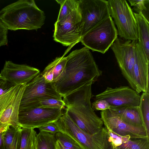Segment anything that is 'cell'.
Returning a JSON list of instances; mask_svg holds the SVG:
<instances>
[{
	"label": "cell",
	"mask_w": 149,
	"mask_h": 149,
	"mask_svg": "<svg viewBox=\"0 0 149 149\" xmlns=\"http://www.w3.org/2000/svg\"><path fill=\"white\" fill-rule=\"evenodd\" d=\"M44 12L33 0H20L10 4L0 11V21L12 31L37 30L44 24Z\"/></svg>",
	"instance_id": "obj_3"
},
{
	"label": "cell",
	"mask_w": 149,
	"mask_h": 149,
	"mask_svg": "<svg viewBox=\"0 0 149 149\" xmlns=\"http://www.w3.org/2000/svg\"><path fill=\"white\" fill-rule=\"evenodd\" d=\"M91 105L92 107L94 110L103 111L109 109L111 107L109 104L104 100H95Z\"/></svg>",
	"instance_id": "obj_28"
},
{
	"label": "cell",
	"mask_w": 149,
	"mask_h": 149,
	"mask_svg": "<svg viewBox=\"0 0 149 149\" xmlns=\"http://www.w3.org/2000/svg\"><path fill=\"white\" fill-rule=\"evenodd\" d=\"M109 109L126 123L144 127L138 107L111 106Z\"/></svg>",
	"instance_id": "obj_16"
},
{
	"label": "cell",
	"mask_w": 149,
	"mask_h": 149,
	"mask_svg": "<svg viewBox=\"0 0 149 149\" xmlns=\"http://www.w3.org/2000/svg\"><path fill=\"white\" fill-rule=\"evenodd\" d=\"M56 1L60 5V9L57 22L62 21L73 11L78 8V0H56Z\"/></svg>",
	"instance_id": "obj_22"
},
{
	"label": "cell",
	"mask_w": 149,
	"mask_h": 149,
	"mask_svg": "<svg viewBox=\"0 0 149 149\" xmlns=\"http://www.w3.org/2000/svg\"><path fill=\"white\" fill-rule=\"evenodd\" d=\"M78 7L83 24L82 37L103 19L110 16L107 1L105 0H78Z\"/></svg>",
	"instance_id": "obj_11"
},
{
	"label": "cell",
	"mask_w": 149,
	"mask_h": 149,
	"mask_svg": "<svg viewBox=\"0 0 149 149\" xmlns=\"http://www.w3.org/2000/svg\"><path fill=\"white\" fill-rule=\"evenodd\" d=\"M21 129L9 125L7 129L2 132L4 149H19L21 139Z\"/></svg>",
	"instance_id": "obj_18"
},
{
	"label": "cell",
	"mask_w": 149,
	"mask_h": 149,
	"mask_svg": "<svg viewBox=\"0 0 149 149\" xmlns=\"http://www.w3.org/2000/svg\"><path fill=\"white\" fill-rule=\"evenodd\" d=\"M40 73V70L36 68L9 61H6L0 76L6 80L17 85L27 84Z\"/></svg>",
	"instance_id": "obj_15"
},
{
	"label": "cell",
	"mask_w": 149,
	"mask_h": 149,
	"mask_svg": "<svg viewBox=\"0 0 149 149\" xmlns=\"http://www.w3.org/2000/svg\"><path fill=\"white\" fill-rule=\"evenodd\" d=\"M67 57L63 56L56 57L51 63L53 68L54 77L52 82H54L61 78L65 72Z\"/></svg>",
	"instance_id": "obj_25"
},
{
	"label": "cell",
	"mask_w": 149,
	"mask_h": 149,
	"mask_svg": "<svg viewBox=\"0 0 149 149\" xmlns=\"http://www.w3.org/2000/svg\"><path fill=\"white\" fill-rule=\"evenodd\" d=\"M62 97L54 83L47 82L40 73L26 84L19 108L40 99L52 98L62 100Z\"/></svg>",
	"instance_id": "obj_12"
},
{
	"label": "cell",
	"mask_w": 149,
	"mask_h": 149,
	"mask_svg": "<svg viewBox=\"0 0 149 149\" xmlns=\"http://www.w3.org/2000/svg\"><path fill=\"white\" fill-rule=\"evenodd\" d=\"M56 141V134L40 131L36 135L35 149H55Z\"/></svg>",
	"instance_id": "obj_19"
},
{
	"label": "cell",
	"mask_w": 149,
	"mask_h": 149,
	"mask_svg": "<svg viewBox=\"0 0 149 149\" xmlns=\"http://www.w3.org/2000/svg\"><path fill=\"white\" fill-rule=\"evenodd\" d=\"M56 140L63 146L72 149H81L79 145L70 137L60 132L56 134Z\"/></svg>",
	"instance_id": "obj_27"
},
{
	"label": "cell",
	"mask_w": 149,
	"mask_h": 149,
	"mask_svg": "<svg viewBox=\"0 0 149 149\" xmlns=\"http://www.w3.org/2000/svg\"><path fill=\"white\" fill-rule=\"evenodd\" d=\"M54 26L53 37L55 41L65 46L80 41L83 24L78 7L62 21H56Z\"/></svg>",
	"instance_id": "obj_9"
},
{
	"label": "cell",
	"mask_w": 149,
	"mask_h": 149,
	"mask_svg": "<svg viewBox=\"0 0 149 149\" xmlns=\"http://www.w3.org/2000/svg\"><path fill=\"white\" fill-rule=\"evenodd\" d=\"M66 57L65 74L53 82L62 97L86 85L93 84L102 73L89 49L85 47L72 51Z\"/></svg>",
	"instance_id": "obj_1"
},
{
	"label": "cell",
	"mask_w": 149,
	"mask_h": 149,
	"mask_svg": "<svg viewBox=\"0 0 149 149\" xmlns=\"http://www.w3.org/2000/svg\"><path fill=\"white\" fill-rule=\"evenodd\" d=\"M137 40L117 38L111 47L122 74L134 90L135 46Z\"/></svg>",
	"instance_id": "obj_7"
},
{
	"label": "cell",
	"mask_w": 149,
	"mask_h": 149,
	"mask_svg": "<svg viewBox=\"0 0 149 149\" xmlns=\"http://www.w3.org/2000/svg\"><path fill=\"white\" fill-rule=\"evenodd\" d=\"M107 1L110 15L117 26L118 35L124 40H138L136 22L134 12L127 1Z\"/></svg>",
	"instance_id": "obj_6"
},
{
	"label": "cell",
	"mask_w": 149,
	"mask_h": 149,
	"mask_svg": "<svg viewBox=\"0 0 149 149\" xmlns=\"http://www.w3.org/2000/svg\"><path fill=\"white\" fill-rule=\"evenodd\" d=\"M138 108L143 126L149 136V90L143 92L141 95Z\"/></svg>",
	"instance_id": "obj_20"
},
{
	"label": "cell",
	"mask_w": 149,
	"mask_h": 149,
	"mask_svg": "<svg viewBox=\"0 0 149 149\" xmlns=\"http://www.w3.org/2000/svg\"><path fill=\"white\" fill-rule=\"evenodd\" d=\"M15 85L6 80V81L0 85V96L6 93Z\"/></svg>",
	"instance_id": "obj_32"
},
{
	"label": "cell",
	"mask_w": 149,
	"mask_h": 149,
	"mask_svg": "<svg viewBox=\"0 0 149 149\" xmlns=\"http://www.w3.org/2000/svg\"><path fill=\"white\" fill-rule=\"evenodd\" d=\"M109 141V144L106 149H118L116 147L111 141Z\"/></svg>",
	"instance_id": "obj_35"
},
{
	"label": "cell",
	"mask_w": 149,
	"mask_h": 149,
	"mask_svg": "<svg viewBox=\"0 0 149 149\" xmlns=\"http://www.w3.org/2000/svg\"><path fill=\"white\" fill-rule=\"evenodd\" d=\"M21 139L19 149H35L36 132L33 128H22Z\"/></svg>",
	"instance_id": "obj_23"
},
{
	"label": "cell",
	"mask_w": 149,
	"mask_h": 149,
	"mask_svg": "<svg viewBox=\"0 0 149 149\" xmlns=\"http://www.w3.org/2000/svg\"><path fill=\"white\" fill-rule=\"evenodd\" d=\"M118 35L114 22L112 17L109 16L84 34L80 42L93 51L104 54L118 38Z\"/></svg>",
	"instance_id": "obj_5"
},
{
	"label": "cell",
	"mask_w": 149,
	"mask_h": 149,
	"mask_svg": "<svg viewBox=\"0 0 149 149\" xmlns=\"http://www.w3.org/2000/svg\"><path fill=\"white\" fill-rule=\"evenodd\" d=\"M0 134V149H4V143L2 137V133Z\"/></svg>",
	"instance_id": "obj_36"
},
{
	"label": "cell",
	"mask_w": 149,
	"mask_h": 149,
	"mask_svg": "<svg viewBox=\"0 0 149 149\" xmlns=\"http://www.w3.org/2000/svg\"><path fill=\"white\" fill-rule=\"evenodd\" d=\"M56 123L59 132L70 137L81 149H106L109 144V136L105 127L96 134H87L76 125L65 112Z\"/></svg>",
	"instance_id": "obj_4"
},
{
	"label": "cell",
	"mask_w": 149,
	"mask_h": 149,
	"mask_svg": "<svg viewBox=\"0 0 149 149\" xmlns=\"http://www.w3.org/2000/svg\"><path fill=\"white\" fill-rule=\"evenodd\" d=\"M65 103L62 100L49 98L40 99L22 108L40 107L42 108H65Z\"/></svg>",
	"instance_id": "obj_24"
},
{
	"label": "cell",
	"mask_w": 149,
	"mask_h": 149,
	"mask_svg": "<svg viewBox=\"0 0 149 149\" xmlns=\"http://www.w3.org/2000/svg\"><path fill=\"white\" fill-rule=\"evenodd\" d=\"M137 26L138 42L140 44L147 60L149 61V22L142 14L134 13Z\"/></svg>",
	"instance_id": "obj_17"
},
{
	"label": "cell",
	"mask_w": 149,
	"mask_h": 149,
	"mask_svg": "<svg viewBox=\"0 0 149 149\" xmlns=\"http://www.w3.org/2000/svg\"><path fill=\"white\" fill-rule=\"evenodd\" d=\"M55 149H72L63 146L59 141L56 140Z\"/></svg>",
	"instance_id": "obj_33"
},
{
	"label": "cell",
	"mask_w": 149,
	"mask_h": 149,
	"mask_svg": "<svg viewBox=\"0 0 149 149\" xmlns=\"http://www.w3.org/2000/svg\"><path fill=\"white\" fill-rule=\"evenodd\" d=\"M9 126L6 125H0V134L6 131Z\"/></svg>",
	"instance_id": "obj_34"
},
{
	"label": "cell",
	"mask_w": 149,
	"mask_h": 149,
	"mask_svg": "<svg viewBox=\"0 0 149 149\" xmlns=\"http://www.w3.org/2000/svg\"><path fill=\"white\" fill-rule=\"evenodd\" d=\"M40 73L47 82H52L54 77L53 68L51 63Z\"/></svg>",
	"instance_id": "obj_29"
},
{
	"label": "cell",
	"mask_w": 149,
	"mask_h": 149,
	"mask_svg": "<svg viewBox=\"0 0 149 149\" xmlns=\"http://www.w3.org/2000/svg\"><path fill=\"white\" fill-rule=\"evenodd\" d=\"M101 119L108 130L120 136L131 139H149L143 127H137L124 122L109 109L101 111Z\"/></svg>",
	"instance_id": "obj_14"
},
{
	"label": "cell",
	"mask_w": 149,
	"mask_h": 149,
	"mask_svg": "<svg viewBox=\"0 0 149 149\" xmlns=\"http://www.w3.org/2000/svg\"><path fill=\"white\" fill-rule=\"evenodd\" d=\"M59 108L28 107L19 109L18 121L21 128H38L57 121L63 115Z\"/></svg>",
	"instance_id": "obj_10"
},
{
	"label": "cell",
	"mask_w": 149,
	"mask_h": 149,
	"mask_svg": "<svg viewBox=\"0 0 149 149\" xmlns=\"http://www.w3.org/2000/svg\"><path fill=\"white\" fill-rule=\"evenodd\" d=\"M26 84L16 85L0 96V125L11 126L21 129L18 114L21 101Z\"/></svg>",
	"instance_id": "obj_8"
},
{
	"label": "cell",
	"mask_w": 149,
	"mask_h": 149,
	"mask_svg": "<svg viewBox=\"0 0 149 149\" xmlns=\"http://www.w3.org/2000/svg\"><path fill=\"white\" fill-rule=\"evenodd\" d=\"M86 85L63 97L65 112L85 133L94 135L102 130L103 123L92 107V85Z\"/></svg>",
	"instance_id": "obj_2"
},
{
	"label": "cell",
	"mask_w": 149,
	"mask_h": 149,
	"mask_svg": "<svg viewBox=\"0 0 149 149\" xmlns=\"http://www.w3.org/2000/svg\"><path fill=\"white\" fill-rule=\"evenodd\" d=\"M6 80L0 76V85L6 81Z\"/></svg>",
	"instance_id": "obj_37"
},
{
	"label": "cell",
	"mask_w": 149,
	"mask_h": 149,
	"mask_svg": "<svg viewBox=\"0 0 149 149\" xmlns=\"http://www.w3.org/2000/svg\"><path fill=\"white\" fill-rule=\"evenodd\" d=\"M118 149H149V139H131L123 136L122 143Z\"/></svg>",
	"instance_id": "obj_21"
},
{
	"label": "cell",
	"mask_w": 149,
	"mask_h": 149,
	"mask_svg": "<svg viewBox=\"0 0 149 149\" xmlns=\"http://www.w3.org/2000/svg\"><path fill=\"white\" fill-rule=\"evenodd\" d=\"M8 29L0 21V47L7 45Z\"/></svg>",
	"instance_id": "obj_30"
},
{
	"label": "cell",
	"mask_w": 149,
	"mask_h": 149,
	"mask_svg": "<svg viewBox=\"0 0 149 149\" xmlns=\"http://www.w3.org/2000/svg\"><path fill=\"white\" fill-rule=\"evenodd\" d=\"M38 128L40 131H44L51 133L56 134L59 132L56 122L49 123Z\"/></svg>",
	"instance_id": "obj_31"
},
{
	"label": "cell",
	"mask_w": 149,
	"mask_h": 149,
	"mask_svg": "<svg viewBox=\"0 0 149 149\" xmlns=\"http://www.w3.org/2000/svg\"><path fill=\"white\" fill-rule=\"evenodd\" d=\"M133 12L141 13L146 20L149 22V0H128Z\"/></svg>",
	"instance_id": "obj_26"
},
{
	"label": "cell",
	"mask_w": 149,
	"mask_h": 149,
	"mask_svg": "<svg viewBox=\"0 0 149 149\" xmlns=\"http://www.w3.org/2000/svg\"><path fill=\"white\" fill-rule=\"evenodd\" d=\"M139 93L128 86H121L114 88L107 87L102 92L95 96V100H104L111 106L137 107L139 106Z\"/></svg>",
	"instance_id": "obj_13"
}]
</instances>
